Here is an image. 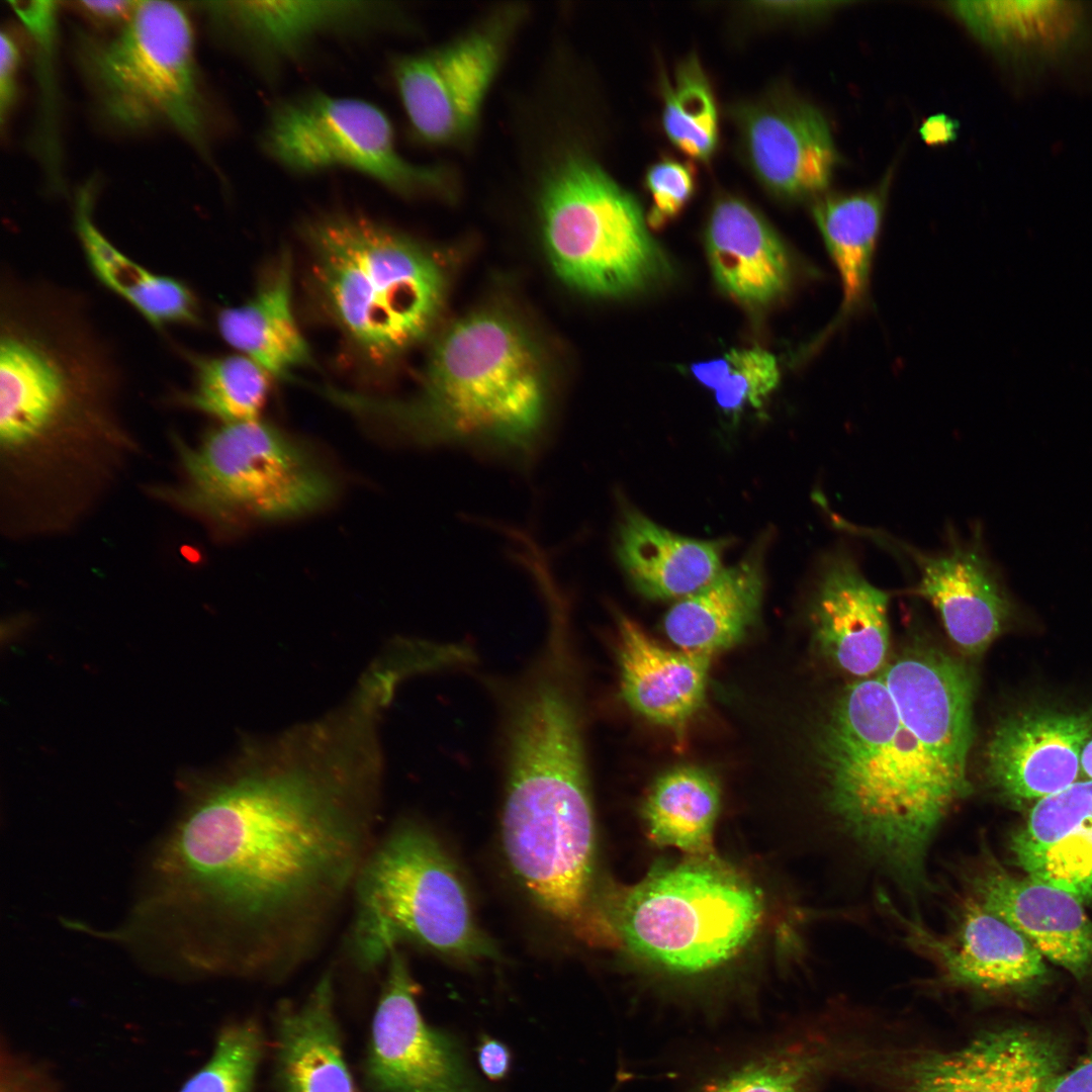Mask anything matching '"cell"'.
Wrapping results in <instances>:
<instances>
[{"label": "cell", "mask_w": 1092, "mask_h": 1092, "mask_svg": "<svg viewBox=\"0 0 1092 1092\" xmlns=\"http://www.w3.org/2000/svg\"><path fill=\"white\" fill-rule=\"evenodd\" d=\"M379 726L345 703L200 785L161 870L200 917L206 967L280 975L315 951L375 843Z\"/></svg>", "instance_id": "1"}, {"label": "cell", "mask_w": 1092, "mask_h": 1092, "mask_svg": "<svg viewBox=\"0 0 1092 1092\" xmlns=\"http://www.w3.org/2000/svg\"><path fill=\"white\" fill-rule=\"evenodd\" d=\"M974 699L966 664L914 645L877 674L847 685L817 733L828 812L907 894L928 890L930 842L971 793Z\"/></svg>", "instance_id": "2"}, {"label": "cell", "mask_w": 1092, "mask_h": 1092, "mask_svg": "<svg viewBox=\"0 0 1092 1092\" xmlns=\"http://www.w3.org/2000/svg\"><path fill=\"white\" fill-rule=\"evenodd\" d=\"M574 688L525 686L508 726L506 856L534 901L577 938L614 945L596 889V827Z\"/></svg>", "instance_id": "3"}, {"label": "cell", "mask_w": 1092, "mask_h": 1092, "mask_svg": "<svg viewBox=\"0 0 1092 1092\" xmlns=\"http://www.w3.org/2000/svg\"><path fill=\"white\" fill-rule=\"evenodd\" d=\"M345 405L426 449H455L528 473L550 444V402L538 355L505 316L479 312L437 342L411 400L350 393Z\"/></svg>", "instance_id": "4"}, {"label": "cell", "mask_w": 1092, "mask_h": 1092, "mask_svg": "<svg viewBox=\"0 0 1092 1092\" xmlns=\"http://www.w3.org/2000/svg\"><path fill=\"white\" fill-rule=\"evenodd\" d=\"M125 380L89 300L4 269L0 283V437L24 445L55 428L105 421Z\"/></svg>", "instance_id": "5"}, {"label": "cell", "mask_w": 1092, "mask_h": 1092, "mask_svg": "<svg viewBox=\"0 0 1092 1092\" xmlns=\"http://www.w3.org/2000/svg\"><path fill=\"white\" fill-rule=\"evenodd\" d=\"M302 237L322 305L365 359L388 362L432 329L447 282L443 266L424 246L346 212L308 219Z\"/></svg>", "instance_id": "6"}, {"label": "cell", "mask_w": 1092, "mask_h": 1092, "mask_svg": "<svg viewBox=\"0 0 1092 1092\" xmlns=\"http://www.w3.org/2000/svg\"><path fill=\"white\" fill-rule=\"evenodd\" d=\"M616 939L658 972L699 977L740 959L761 932L760 892L715 854L657 868L605 902Z\"/></svg>", "instance_id": "7"}, {"label": "cell", "mask_w": 1092, "mask_h": 1092, "mask_svg": "<svg viewBox=\"0 0 1092 1092\" xmlns=\"http://www.w3.org/2000/svg\"><path fill=\"white\" fill-rule=\"evenodd\" d=\"M351 893L349 945L364 971L387 962L401 941L462 961L497 954L475 923L454 862L416 822L397 823L373 844Z\"/></svg>", "instance_id": "8"}, {"label": "cell", "mask_w": 1092, "mask_h": 1092, "mask_svg": "<svg viewBox=\"0 0 1092 1092\" xmlns=\"http://www.w3.org/2000/svg\"><path fill=\"white\" fill-rule=\"evenodd\" d=\"M78 59L106 121L128 131L167 127L208 155L195 32L180 3L138 0L112 37L80 35Z\"/></svg>", "instance_id": "9"}, {"label": "cell", "mask_w": 1092, "mask_h": 1092, "mask_svg": "<svg viewBox=\"0 0 1092 1092\" xmlns=\"http://www.w3.org/2000/svg\"><path fill=\"white\" fill-rule=\"evenodd\" d=\"M539 210L551 264L577 290L630 294L666 270L637 199L587 155L568 153L558 161L543 183Z\"/></svg>", "instance_id": "10"}, {"label": "cell", "mask_w": 1092, "mask_h": 1092, "mask_svg": "<svg viewBox=\"0 0 1092 1092\" xmlns=\"http://www.w3.org/2000/svg\"><path fill=\"white\" fill-rule=\"evenodd\" d=\"M186 499L217 520L271 522L324 508L337 483L307 446L262 422L223 424L183 452Z\"/></svg>", "instance_id": "11"}, {"label": "cell", "mask_w": 1092, "mask_h": 1092, "mask_svg": "<svg viewBox=\"0 0 1092 1092\" xmlns=\"http://www.w3.org/2000/svg\"><path fill=\"white\" fill-rule=\"evenodd\" d=\"M263 146L299 173L346 167L405 195H450L454 186L445 169L402 157L387 116L360 99L314 91L283 101L268 118Z\"/></svg>", "instance_id": "12"}, {"label": "cell", "mask_w": 1092, "mask_h": 1092, "mask_svg": "<svg viewBox=\"0 0 1092 1092\" xmlns=\"http://www.w3.org/2000/svg\"><path fill=\"white\" fill-rule=\"evenodd\" d=\"M518 16L500 11L444 46L396 58L394 80L418 138L445 145L475 129Z\"/></svg>", "instance_id": "13"}, {"label": "cell", "mask_w": 1092, "mask_h": 1092, "mask_svg": "<svg viewBox=\"0 0 1092 1092\" xmlns=\"http://www.w3.org/2000/svg\"><path fill=\"white\" fill-rule=\"evenodd\" d=\"M372 1022L367 1076L377 1092H481L453 1041L429 1027L403 954L387 960Z\"/></svg>", "instance_id": "14"}, {"label": "cell", "mask_w": 1092, "mask_h": 1092, "mask_svg": "<svg viewBox=\"0 0 1092 1092\" xmlns=\"http://www.w3.org/2000/svg\"><path fill=\"white\" fill-rule=\"evenodd\" d=\"M733 115L744 160L769 193L801 199L827 188L838 154L815 106L777 90L738 105Z\"/></svg>", "instance_id": "15"}, {"label": "cell", "mask_w": 1092, "mask_h": 1092, "mask_svg": "<svg viewBox=\"0 0 1092 1092\" xmlns=\"http://www.w3.org/2000/svg\"><path fill=\"white\" fill-rule=\"evenodd\" d=\"M905 940L938 967L952 985L983 991H1013L1043 982L1044 957L1002 918L973 896L963 900L947 933H935L893 910Z\"/></svg>", "instance_id": "16"}, {"label": "cell", "mask_w": 1092, "mask_h": 1092, "mask_svg": "<svg viewBox=\"0 0 1092 1092\" xmlns=\"http://www.w3.org/2000/svg\"><path fill=\"white\" fill-rule=\"evenodd\" d=\"M1092 736V713L1033 709L1012 714L994 729L986 775L1002 797L1040 800L1075 783Z\"/></svg>", "instance_id": "17"}, {"label": "cell", "mask_w": 1092, "mask_h": 1092, "mask_svg": "<svg viewBox=\"0 0 1092 1092\" xmlns=\"http://www.w3.org/2000/svg\"><path fill=\"white\" fill-rule=\"evenodd\" d=\"M1062 1067V1052L1050 1036L1023 1027L999 1029L913 1062L906 1091L1046 1092Z\"/></svg>", "instance_id": "18"}, {"label": "cell", "mask_w": 1092, "mask_h": 1092, "mask_svg": "<svg viewBox=\"0 0 1092 1092\" xmlns=\"http://www.w3.org/2000/svg\"><path fill=\"white\" fill-rule=\"evenodd\" d=\"M817 574L810 616L819 652L855 677L877 674L889 648V595L866 578L842 547L824 557Z\"/></svg>", "instance_id": "19"}, {"label": "cell", "mask_w": 1092, "mask_h": 1092, "mask_svg": "<svg viewBox=\"0 0 1092 1092\" xmlns=\"http://www.w3.org/2000/svg\"><path fill=\"white\" fill-rule=\"evenodd\" d=\"M901 549L916 566V593L937 610L950 639L966 653L983 652L1002 631L1011 605L981 542L953 537L935 553Z\"/></svg>", "instance_id": "20"}, {"label": "cell", "mask_w": 1092, "mask_h": 1092, "mask_svg": "<svg viewBox=\"0 0 1092 1092\" xmlns=\"http://www.w3.org/2000/svg\"><path fill=\"white\" fill-rule=\"evenodd\" d=\"M973 897L1023 936L1046 959L1081 979L1092 969V921L1072 894L999 866L971 879Z\"/></svg>", "instance_id": "21"}, {"label": "cell", "mask_w": 1092, "mask_h": 1092, "mask_svg": "<svg viewBox=\"0 0 1092 1092\" xmlns=\"http://www.w3.org/2000/svg\"><path fill=\"white\" fill-rule=\"evenodd\" d=\"M206 14L221 32L265 60L291 59L328 32L357 31L387 19L391 8L363 1H210Z\"/></svg>", "instance_id": "22"}, {"label": "cell", "mask_w": 1092, "mask_h": 1092, "mask_svg": "<svg viewBox=\"0 0 1092 1092\" xmlns=\"http://www.w3.org/2000/svg\"><path fill=\"white\" fill-rule=\"evenodd\" d=\"M620 688L629 707L680 734L703 708L713 657L671 650L617 613Z\"/></svg>", "instance_id": "23"}, {"label": "cell", "mask_w": 1092, "mask_h": 1092, "mask_svg": "<svg viewBox=\"0 0 1092 1092\" xmlns=\"http://www.w3.org/2000/svg\"><path fill=\"white\" fill-rule=\"evenodd\" d=\"M1010 850L1027 876L1092 904V780L1038 800Z\"/></svg>", "instance_id": "24"}, {"label": "cell", "mask_w": 1092, "mask_h": 1092, "mask_svg": "<svg viewBox=\"0 0 1092 1092\" xmlns=\"http://www.w3.org/2000/svg\"><path fill=\"white\" fill-rule=\"evenodd\" d=\"M705 240L716 281L738 301L763 305L787 289L791 266L786 248L744 200L720 196L712 206Z\"/></svg>", "instance_id": "25"}, {"label": "cell", "mask_w": 1092, "mask_h": 1092, "mask_svg": "<svg viewBox=\"0 0 1092 1092\" xmlns=\"http://www.w3.org/2000/svg\"><path fill=\"white\" fill-rule=\"evenodd\" d=\"M725 544L680 536L626 506L614 538L623 572L638 593L652 600H679L710 582L723 568Z\"/></svg>", "instance_id": "26"}, {"label": "cell", "mask_w": 1092, "mask_h": 1092, "mask_svg": "<svg viewBox=\"0 0 1092 1092\" xmlns=\"http://www.w3.org/2000/svg\"><path fill=\"white\" fill-rule=\"evenodd\" d=\"M760 550L721 571L679 600L663 621L679 649L713 657L739 643L755 623L763 594Z\"/></svg>", "instance_id": "27"}, {"label": "cell", "mask_w": 1092, "mask_h": 1092, "mask_svg": "<svg viewBox=\"0 0 1092 1092\" xmlns=\"http://www.w3.org/2000/svg\"><path fill=\"white\" fill-rule=\"evenodd\" d=\"M278 1077L285 1092H353L328 971L299 1004L285 1003L277 1019Z\"/></svg>", "instance_id": "28"}, {"label": "cell", "mask_w": 1092, "mask_h": 1092, "mask_svg": "<svg viewBox=\"0 0 1092 1092\" xmlns=\"http://www.w3.org/2000/svg\"><path fill=\"white\" fill-rule=\"evenodd\" d=\"M94 190L90 180L76 193L74 225L97 279L156 328L198 325L199 301L186 283L141 266L101 232L93 218Z\"/></svg>", "instance_id": "29"}, {"label": "cell", "mask_w": 1092, "mask_h": 1092, "mask_svg": "<svg viewBox=\"0 0 1092 1092\" xmlns=\"http://www.w3.org/2000/svg\"><path fill=\"white\" fill-rule=\"evenodd\" d=\"M292 277L291 258L283 253L247 301L217 314L222 339L272 378L311 359L293 310Z\"/></svg>", "instance_id": "30"}, {"label": "cell", "mask_w": 1092, "mask_h": 1092, "mask_svg": "<svg viewBox=\"0 0 1092 1092\" xmlns=\"http://www.w3.org/2000/svg\"><path fill=\"white\" fill-rule=\"evenodd\" d=\"M720 805V786L710 771L691 765L669 769L654 782L643 802L647 836L656 845L688 856L713 854Z\"/></svg>", "instance_id": "31"}, {"label": "cell", "mask_w": 1092, "mask_h": 1092, "mask_svg": "<svg viewBox=\"0 0 1092 1092\" xmlns=\"http://www.w3.org/2000/svg\"><path fill=\"white\" fill-rule=\"evenodd\" d=\"M884 192L829 195L818 200L813 216L838 271L843 300L841 321L863 302L879 236Z\"/></svg>", "instance_id": "32"}, {"label": "cell", "mask_w": 1092, "mask_h": 1092, "mask_svg": "<svg viewBox=\"0 0 1092 1092\" xmlns=\"http://www.w3.org/2000/svg\"><path fill=\"white\" fill-rule=\"evenodd\" d=\"M192 385L183 402L223 424L259 420L272 378L250 358L188 355Z\"/></svg>", "instance_id": "33"}, {"label": "cell", "mask_w": 1092, "mask_h": 1092, "mask_svg": "<svg viewBox=\"0 0 1092 1092\" xmlns=\"http://www.w3.org/2000/svg\"><path fill=\"white\" fill-rule=\"evenodd\" d=\"M662 125L670 143L699 162H709L719 141V117L712 85L696 56L676 67L671 80L660 81Z\"/></svg>", "instance_id": "34"}, {"label": "cell", "mask_w": 1092, "mask_h": 1092, "mask_svg": "<svg viewBox=\"0 0 1092 1092\" xmlns=\"http://www.w3.org/2000/svg\"><path fill=\"white\" fill-rule=\"evenodd\" d=\"M1044 2L956 1L950 6L980 38L994 44L1042 43L1069 9Z\"/></svg>", "instance_id": "35"}, {"label": "cell", "mask_w": 1092, "mask_h": 1092, "mask_svg": "<svg viewBox=\"0 0 1092 1092\" xmlns=\"http://www.w3.org/2000/svg\"><path fill=\"white\" fill-rule=\"evenodd\" d=\"M263 1055V1036L253 1021L219 1033L207 1063L179 1092H252Z\"/></svg>", "instance_id": "36"}, {"label": "cell", "mask_w": 1092, "mask_h": 1092, "mask_svg": "<svg viewBox=\"0 0 1092 1092\" xmlns=\"http://www.w3.org/2000/svg\"><path fill=\"white\" fill-rule=\"evenodd\" d=\"M725 357L727 373L714 390L717 404L734 415L746 406L760 407L780 379L776 358L761 348L731 350Z\"/></svg>", "instance_id": "37"}, {"label": "cell", "mask_w": 1092, "mask_h": 1092, "mask_svg": "<svg viewBox=\"0 0 1092 1092\" xmlns=\"http://www.w3.org/2000/svg\"><path fill=\"white\" fill-rule=\"evenodd\" d=\"M644 186L651 198L647 223L652 228L663 226L693 197L697 186L695 167L690 162L664 157L647 169Z\"/></svg>", "instance_id": "38"}, {"label": "cell", "mask_w": 1092, "mask_h": 1092, "mask_svg": "<svg viewBox=\"0 0 1092 1092\" xmlns=\"http://www.w3.org/2000/svg\"><path fill=\"white\" fill-rule=\"evenodd\" d=\"M809 1068L802 1059L772 1057L751 1064L702 1092H806Z\"/></svg>", "instance_id": "39"}, {"label": "cell", "mask_w": 1092, "mask_h": 1092, "mask_svg": "<svg viewBox=\"0 0 1092 1092\" xmlns=\"http://www.w3.org/2000/svg\"><path fill=\"white\" fill-rule=\"evenodd\" d=\"M20 64L21 50L16 36L9 29H2L0 34V123L2 130L16 101Z\"/></svg>", "instance_id": "40"}, {"label": "cell", "mask_w": 1092, "mask_h": 1092, "mask_svg": "<svg viewBox=\"0 0 1092 1092\" xmlns=\"http://www.w3.org/2000/svg\"><path fill=\"white\" fill-rule=\"evenodd\" d=\"M70 4L90 22L119 29L133 14L138 0H82Z\"/></svg>", "instance_id": "41"}, {"label": "cell", "mask_w": 1092, "mask_h": 1092, "mask_svg": "<svg viewBox=\"0 0 1092 1092\" xmlns=\"http://www.w3.org/2000/svg\"><path fill=\"white\" fill-rule=\"evenodd\" d=\"M1046 1092H1092V1045L1072 1069L1053 1080Z\"/></svg>", "instance_id": "42"}, {"label": "cell", "mask_w": 1092, "mask_h": 1092, "mask_svg": "<svg viewBox=\"0 0 1092 1092\" xmlns=\"http://www.w3.org/2000/svg\"><path fill=\"white\" fill-rule=\"evenodd\" d=\"M478 1061L483 1073L492 1080L506 1076L510 1066V1053L502 1042L483 1037L478 1048Z\"/></svg>", "instance_id": "43"}, {"label": "cell", "mask_w": 1092, "mask_h": 1092, "mask_svg": "<svg viewBox=\"0 0 1092 1092\" xmlns=\"http://www.w3.org/2000/svg\"><path fill=\"white\" fill-rule=\"evenodd\" d=\"M958 122L945 114L928 117L920 127L921 138L930 145L945 144L956 139Z\"/></svg>", "instance_id": "44"}, {"label": "cell", "mask_w": 1092, "mask_h": 1092, "mask_svg": "<svg viewBox=\"0 0 1092 1092\" xmlns=\"http://www.w3.org/2000/svg\"><path fill=\"white\" fill-rule=\"evenodd\" d=\"M728 362L725 357L694 363L691 372L705 387L717 389L727 373Z\"/></svg>", "instance_id": "45"}, {"label": "cell", "mask_w": 1092, "mask_h": 1092, "mask_svg": "<svg viewBox=\"0 0 1092 1092\" xmlns=\"http://www.w3.org/2000/svg\"><path fill=\"white\" fill-rule=\"evenodd\" d=\"M1081 772L1086 780H1092V736L1086 743L1081 756Z\"/></svg>", "instance_id": "46"}, {"label": "cell", "mask_w": 1092, "mask_h": 1092, "mask_svg": "<svg viewBox=\"0 0 1092 1092\" xmlns=\"http://www.w3.org/2000/svg\"><path fill=\"white\" fill-rule=\"evenodd\" d=\"M1 1092H23V1089H22V1088H20V1087H19V1085H18V1084H16V1082H13V1081H12V1080H11V1079L9 1078V1079H8V1082L6 1083V1085H5L4 1083L2 1084V1090H1Z\"/></svg>", "instance_id": "47"}]
</instances>
